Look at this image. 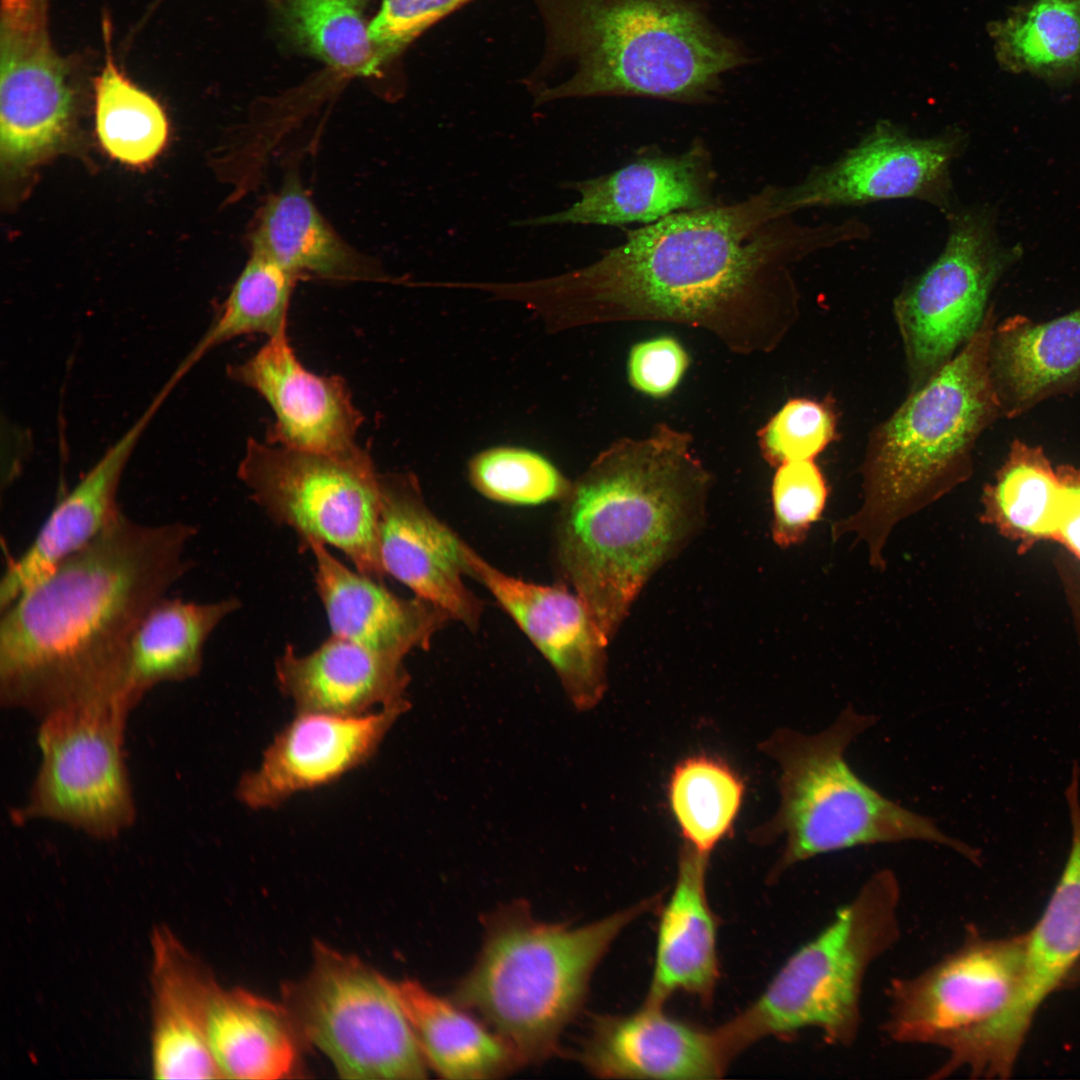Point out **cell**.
<instances>
[{
    "label": "cell",
    "mask_w": 1080,
    "mask_h": 1080,
    "mask_svg": "<svg viewBox=\"0 0 1080 1080\" xmlns=\"http://www.w3.org/2000/svg\"><path fill=\"white\" fill-rule=\"evenodd\" d=\"M653 904L647 899L581 926L541 921L524 900L501 905L483 919L480 951L451 1000L499 1034L523 1065L542 1063L559 1050L611 944Z\"/></svg>",
    "instance_id": "8992f818"
},
{
    "label": "cell",
    "mask_w": 1080,
    "mask_h": 1080,
    "mask_svg": "<svg viewBox=\"0 0 1080 1080\" xmlns=\"http://www.w3.org/2000/svg\"><path fill=\"white\" fill-rule=\"evenodd\" d=\"M316 564V585L331 635L373 651L401 658L426 649L451 620L439 607L420 597L404 598L381 581L350 570L325 545L310 541Z\"/></svg>",
    "instance_id": "cb8c5ba5"
},
{
    "label": "cell",
    "mask_w": 1080,
    "mask_h": 1080,
    "mask_svg": "<svg viewBox=\"0 0 1080 1080\" xmlns=\"http://www.w3.org/2000/svg\"><path fill=\"white\" fill-rule=\"evenodd\" d=\"M467 576L481 583L585 704L606 683V648L586 605L562 583L540 585L508 575L465 542Z\"/></svg>",
    "instance_id": "44dd1931"
},
{
    "label": "cell",
    "mask_w": 1080,
    "mask_h": 1080,
    "mask_svg": "<svg viewBox=\"0 0 1080 1080\" xmlns=\"http://www.w3.org/2000/svg\"><path fill=\"white\" fill-rule=\"evenodd\" d=\"M285 32L302 51L335 70L378 75L383 66L371 39L362 0H281Z\"/></svg>",
    "instance_id": "e575fe53"
},
{
    "label": "cell",
    "mask_w": 1080,
    "mask_h": 1080,
    "mask_svg": "<svg viewBox=\"0 0 1080 1080\" xmlns=\"http://www.w3.org/2000/svg\"><path fill=\"white\" fill-rule=\"evenodd\" d=\"M464 546L430 510L414 476L381 475L378 549L385 574L476 631L483 603L464 582Z\"/></svg>",
    "instance_id": "e0dca14e"
},
{
    "label": "cell",
    "mask_w": 1080,
    "mask_h": 1080,
    "mask_svg": "<svg viewBox=\"0 0 1080 1080\" xmlns=\"http://www.w3.org/2000/svg\"><path fill=\"white\" fill-rule=\"evenodd\" d=\"M837 415L831 400L793 398L757 432L765 461L814 460L836 437Z\"/></svg>",
    "instance_id": "f35d334b"
},
{
    "label": "cell",
    "mask_w": 1080,
    "mask_h": 1080,
    "mask_svg": "<svg viewBox=\"0 0 1080 1080\" xmlns=\"http://www.w3.org/2000/svg\"><path fill=\"white\" fill-rule=\"evenodd\" d=\"M745 785L721 759L695 755L680 761L668 783V801L685 845L709 856L731 832Z\"/></svg>",
    "instance_id": "d6a6232c"
},
{
    "label": "cell",
    "mask_w": 1080,
    "mask_h": 1080,
    "mask_svg": "<svg viewBox=\"0 0 1080 1080\" xmlns=\"http://www.w3.org/2000/svg\"><path fill=\"white\" fill-rule=\"evenodd\" d=\"M167 382L143 414L110 446L78 483L62 496L26 550L0 582V609L91 543L121 512L117 492L126 464L166 397Z\"/></svg>",
    "instance_id": "7402d4cb"
},
{
    "label": "cell",
    "mask_w": 1080,
    "mask_h": 1080,
    "mask_svg": "<svg viewBox=\"0 0 1080 1080\" xmlns=\"http://www.w3.org/2000/svg\"><path fill=\"white\" fill-rule=\"evenodd\" d=\"M306 976L282 990L302 1044L345 1079L416 1080L428 1066L394 983L358 957L320 941Z\"/></svg>",
    "instance_id": "9c48e42d"
},
{
    "label": "cell",
    "mask_w": 1080,
    "mask_h": 1080,
    "mask_svg": "<svg viewBox=\"0 0 1080 1080\" xmlns=\"http://www.w3.org/2000/svg\"><path fill=\"white\" fill-rule=\"evenodd\" d=\"M205 1035L221 1077L232 1079L286 1078L302 1044L283 1003L218 983L207 1002Z\"/></svg>",
    "instance_id": "83f0119b"
},
{
    "label": "cell",
    "mask_w": 1080,
    "mask_h": 1080,
    "mask_svg": "<svg viewBox=\"0 0 1080 1080\" xmlns=\"http://www.w3.org/2000/svg\"><path fill=\"white\" fill-rule=\"evenodd\" d=\"M1059 475L1062 488L1055 538L1080 559V471L1063 467Z\"/></svg>",
    "instance_id": "7bdbcfd3"
},
{
    "label": "cell",
    "mask_w": 1080,
    "mask_h": 1080,
    "mask_svg": "<svg viewBox=\"0 0 1080 1080\" xmlns=\"http://www.w3.org/2000/svg\"><path fill=\"white\" fill-rule=\"evenodd\" d=\"M690 433L656 424L603 450L561 500L554 526L559 583L614 639L651 577L700 527L712 475Z\"/></svg>",
    "instance_id": "3957f363"
},
{
    "label": "cell",
    "mask_w": 1080,
    "mask_h": 1080,
    "mask_svg": "<svg viewBox=\"0 0 1080 1080\" xmlns=\"http://www.w3.org/2000/svg\"><path fill=\"white\" fill-rule=\"evenodd\" d=\"M1025 935L988 939L968 931L963 942L920 972L892 979L886 990L885 1036L945 1053L929 1076L961 1071L968 1052L1010 1004L1019 984Z\"/></svg>",
    "instance_id": "7c38bea8"
},
{
    "label": "cell",
    "mask_w": 1080,
    "mask_h": 1080,
    "mask_svg": "<svg viewBox=\"0 0 1080 1080\" xmlns=\"http://www.w3.org/2000/svg\"><path fill=\"white\" fill-rule=\"evenodd\" d=\"M715 178L711 153L697 140L678 155L639 158L607 174L566 182L564 188L579 194L574 204L514 221L513 225L649 224L676 212L714 204Z\"/></svg>",
    "instance_id": "d6986e66"
},
{
    "label": "cell",
    "mask_w": 1080,
    "mask_h": 1080,
    "mask_svg": "<svg viewBox=\"0 0 1080 1080\" xmlns=\"http://www.w3.org/2000/svg\"><path fill=\"white\" fill-rule=\"evenodd\" d=\"M106 56L94 81L98 140L111 158L132 167L146 166L167 143L166 114L156 99L119 70L110 49Z\"/></svg>",
    "instance_id": "836d02e7"
},
{
    "label": "cell",
    "mask_w": 1080,
    "mask_h": 1080,
    "mask_svg": "<svg viewBox=\"0 0 1080 1080\" xmlns=\"http://www.w3.org/2000/svg\"><path fill=\"white\" fill-rule=\"evenodd\" d=\"M429 1069L445 1079H495L523 1065L514 1049L483 1020L417 980L393 981Z\"/></svg>",
    "instance_id": "f546056e"
},
{
    "label": "cell",
    "mask_w": 1080,
    "mask_h": 1080,
    "mask_svg": "<svg viewBox=\"0 0 1080 1080\" xmlns=\"http://www.w3.org/2000/svg\"><path fill=\"white\" fill-rule=\"evenodd\" d=\"M194 534L183 522L142 524L120 512L1 610L2 706L39 718L65 704L124 697L133 633L184 575Z\"/></svg>",
    "instance_id": "7a4b0ae2"
},
{
    "label": "cell",
    "mask_w": 1080,
    "mask_h": 1080,
    "mask_svg": "<svg viewBox=\"0 0 1080 1080\" xmlns=\"http://www.w3.org/2000/svg\"><path fill=\"white\" fill-rule=\"evenodd\" d=\"M1000 66L1047 80L1080 75V0H1035L988 25Z\"/></svg>",
    "instance_id": "1f68e13d"
},
{
    "label": "cell",
    "mask_w": 1080,
    "mask_h": 1080,
    "mask_svg": "<svg viewBox=\"0 0 1080 1080\" xmlns=\"http://www.w3.org/2000/svg\"><path fill=\"white\" fill-rule=\"evenodd\" d=\"M229 376L260 394L274 414L268 442L327 454L350 451L363 415L344 378L317 375L297 358L287 330L268 338L249 359L230 366Z\"/></svg>",
    "instance_id": "ac0fdd59"
},
{
    "label": "cell",
    "mask_w": 1080,
    "mask_h": 1080,
    "mask_svg": "<svg viewBox=\"0 0 1080 1080\" xmlns=\"http://www.w3.org/2000/svg\"><path fill=\"white\" fill-rule=\"evenodd\" d=\"M251 250L273 260L297 280L386 281L376 261L349 245L327 222L295 172L260 208Z\"/></svg>",
    "instance_id": "4316f807"
},
{
    "label": "cell",
    "mask_w": 1080,
    "mask_h": 1080,
    "mask_svg": "<svg viewBox=\"0 0 1080 1080\" xmlns=\"http://www.w3.org/2000/svg\"><path fill=\"white\" fill-rule=\"evenodd\" d=\"M876 722L875 715L848 704L820 732L779 729L761 745L780 768L779 808L754 833L760 842L785 839L774 878L821 855L905 841L945 846L978 862L973 847L943 832L933 818L884 796L854 772L846 751Z\"/></svg>",
    "instance_id": "52a82bcc"
},
{
    "label": "cell",
    "mask_w": 1080,
    "mask_h": 1080,
    "mask_svg": "<svg viewBox=\"0 0 1080 1080\" xmlns=\"http://www.w3.org/2000/svg\"><path fill=\"white\" fill-rule=\"evenodd\" d=\"M239 606L235 598L198 603L165 596L157 601L129 644L122 684L129 705L134 708L158 685L196 677L209 636Z\"/></svg>",
    "instance_id": "f1b7e54d"
},
{
    "label": "cell",
    "mask_w": 1080,
    "mask_h": 1080,
    "mask_svg": "<svg viewBox=\"0 0 1080 1080\" xmlns=\"http://www.w3.org/2000/svg\"><path fill=\"white\" fill-rule=\"evenodd\" d=\"M1061 479L1042 450L1015 441L993 485L986 488L985 518L1032 538H1055Z\"/></svg>",
    "instance_id": "8d00e7d4"
},
{
    "label": "cell",
    "mask_w": 1080,
    "mask_h": 1080,
    "mask_svg": "<svg viewBox=\"0 0 1080 1080\" xmlns=\"http://www.w3.org/2000/svg\"><path fill=\"white\" fill-rule=\"evenodd\" d=\"M994 324L990 308L955 356L871 433L862 503L833 524L832 536L855 534L876 569L886 566L884 547L893 528L969 473L972 448L1000 408L990 370Z\"/></svg>",
    "instance_id": "5b68a950"
},
{
    "label": "cell",
    "mask_w": 1080,
    "mask_h": 1080,
    "mask_svg": "<svg viewBox=\"0 0 1080 1080\" xmlns=\"http://www.w3.org/2000/svg\"><path fill=\"white\" fill-rule=\"evenodd\" d=\"M990 370L1000 407L1014 414L1080 374V308L1048 322L1016 316L994 329Z\"/></svg>",
    "instance_id": "4dcf8cb0"
},
{
    "label": "cell",
    "mask_w": 1080,
    "mask_h": 1080,
    "mask_svg": "<svg viewBox=\"0 0 1080 1080\" xmlns=\"http://www.w3.org/2000/svg\"><path fill=\"white\" fill-rule=\"evenodd\" d=\"M644 1003L625 1015H598L578 1060L592 1075L617 1079H713L734 1057L720 1027L706 1029Z\"/></svg>",
    "instance_id": "ffe728a7"
},
{
    "label": "cell",
    "mask_w": 1080,
    "mask_h": 1080,
    "mask_svg": "<svg viewBox=\"0 0 1080 1080\" xmlns=\"http://www.w3.org/2000/svg\"><path fill=\"white\" fill-rule=\"evenodd\" d=\"M404 701L362 715H297L274 737L260 764L241 776L236 797L252 810L279 807L367 762L404 710Z\"/></svg>",
    "instance_id": "2e32d148"
},
{
    "label": "cell",
    "mask_w": 1080,
    "mask_h": 1080,
    "mask_svg": "<svg viewBox=\"0 0 1080 1080\" xmlns=\"http://www.w3.org/2000/svg\"><path fill=\"white\" fill-rule=\"evenodd\" d=\"M901 885L888 868L871 874L815 936L796 949L761 995L722 1029L735 1053L765 1037L816 1029L849 1048L862 1025V993L872 965L901 936Z\"/></svg>",
    "instance_id": "ba28073f"
},
{
    "label": "cell",
    "mask_w": 1080,
    "mask_h": 1080,
    "mask_svg": "<svg viewBox=\"0 0 1080 1080\" xmlns=\"http://www.w3.org/2000/svg\"><path fill=\"white\" fill-rule=\"evenodd\" d=\"M151 1068L158 1079H221L205 1035L209 970L166 926L151 935Z\"/></svg>",
    "instance_id": "603a6c76"
},
{
    "label": "cell",
    "mask_w": 1080,
    "mask_h": 1080,
    "mask_svg": "<svg viewBox=\"0 0 1080 1080\" xmlns=\"http://www.w3.org/2000/svg\"><path fill=\"white\" fill-rule=\"evenodd\" d=\"M936 259L906 283L893 312L910 391L948 363L981 326L990 293L1018 256L999 241L986 208H957Z\"/></svg>",
    "instance_id": "4fadbf2b"
},
{
    "label": "cell",
    "mask_w": 1080,
    "mask_h": 1080,
    "mask_svg": "<svg viewBox=\"0 0 1080 1080\" xmlns=\"http://www.w3.org/2000/svg\"><path fill=\"white\" fill-rule=\"evenodd\" d=\"M277 1H280V0H277Z\"/></svg>",
    "instance_id": "ee69618b"
},
{
    "label": "cell",
    "mask_w": 1080,
    "mask_h": 1080,
    "mask_svg": "<svg viewBox=\"0 0 1080 1080\" xmlns=\"http://www.w3.org/2000/svg\"><path fill=\"white\" fill-rule=\"evenodd\" d=\"M298 280L265 255L251 250L216 320L179 365L186 372L209 350L235 337L287 330L288 310Z\"/></svg>",
    "instance_id": "d590c367"
},
{
    "label": "cell",
    "mask_w": 1080,
    "mask_h": 1080,
    "mask_svg": "<svg viewBox=\"0 0 1080 1080\" xmlns=\"http://www.w3.org/2000/svg\"><path fill=\"white\" fill-rule=\"evenodd\" d=\"M472 485L485 497L511 505L562 500L572 482L541 454L518 447H495L469 464Z\"/></svg>",
    "instance_id": "74e56055"
},
{
    "label": "cell",
    "mask_w": 1080,
    "mask_h": 1080,
    "mask_svg": "<svg viewBox=\"0 0 1080 1080\" xmlns=\"http://www.w3.org/2000/svg\"><path fill=\"white\" fill-rule=\"evenodd\" d=\"M278 688L297 712L362 715L403 701V659L331 635L300 655L288 645L275 663Z\"/></svg>",
    "instance_id": "d4e9b609"
},
{
    "label": "cell",
    "mask_w": 1080,
    "mask_h": 1080,
    "mask_svg": "<svg viewBox=\"0 0 1080 1080\" xmlns=\"http://www.w3.org/2000/svg\"><path fill=\"white\" fill-rule=\"evenodd\" d=\"M690 358L673 337L661 336L635 344L629 353L627 372L631 386L648 396L671 394L689 367Z\"/></svg>",
    "instance_id": "b9f144b4"
},
{
    "label": "cell",
    "mask_w": 1080,
    "mask_h": 1080,
    "mask_svg": "<svg viewBox=\"0 0 1080 1080\" xmlns=\"http://www.w3.org/2000/svg\"><path fill=\"white\" fill-rule=\"evenodd\" d=\"M131 710L117 694L39 717V766L16 819L56 822L97 840L126 832L137 816L124 753Z\"/></svg>",
    "instance_id": "30bf717a"
},
{
    "label": "cell",
    "mask_w": 1080,
    "mask_h": 1080,
    "mask_svg": "<svg viewBox=\"0 0 1080 1080\" xmlns=\"http://www.w3.org/2000/svg\"><path fill=\"white\" fill-rule=\"evenodd\" d=\"M544 53L525 80L536 107L564 99L710 101L746 62L698 0H531Z\"/></svg>",
    "instance_id": "277c9868"
},
{
    "label": "cell",
    "mask_w": 1080,
    "mask_h": 1080,
    "mask_svg": "<svg viewBox=\"0 0 1080 1080\" xmlns=\"http://www.w3.org/2000/svg\"><path fill=\"white\" fill-rule=\"evenodd\" d=\"M238 475L272 520L343 552L357 571L381 581L378 549L381 474L366 450L302 451L249 439Z\"/></svg>",
    "instance_id": "8fae6325"
},
{
    "label": "cell",
    "mask_w": 1080,
    "mask_h": 1080,
    "mask_svg": "<svg viewBox=\"0 0 1080 1080\" xmlns=\"http://www.w3.org/2000/svg\"><path fill=\"white\" fill-rule=\"evenodd\" d=\"M965 145L960 128L916 136L891 121H879L839 158L812 168L793 185L780 186L781 204L794 214L914 199L947 217L958 208L951 169Z\"/></svg>",
    "instance_id": "5bb4252c"
},
{
    "label": "cell",
    "mask_w": 1080,
    "mask_h": 1080,
    "mask_svg": "<svg viewBox=\"0 0 1080 1080\" xmlns=\"http://www.w3.org/2000/svg\"><path fill=\"white\" fill-rule=\"evenodd\" d=\"M708 857L686 845L681 849L675 885L659 918L645 1003L663 1006L676 993L712 1000L719 965L717 922L706 892Z\"/></svg>",
    "instance_id": "484cf974"
},
{
    "label": "cell",
    "mask_w": 1080,
    "mask_h": 1080,
    "mask_svg": "<svg viewBox=\"0 0 1080 1080\" xmlns=\"http://www.w3.org/2000/svg\"><path fill=\"white\" fill-rule=\"evenodd\" d=\"M779 192L767 185L631 230L588 265L518 281L516 299L560 327L671 323L703 329L737 354L770 352L798 316L792 266L853 238L846 220L795 221Z\"/></svg>",
    "instance_id": "6da1fadb"
},
{
    "label": "cell",
    "mask_w": 1080,
    "mask_h": 1080,
    "mask_svg": "<svg viewBox=\"0 0 1080 1080\" xmlns=\"http://www.w3.org/2000/svg\"><path fill=\"white\" fill-rule=\"evenodd\" d=\"M772 481V538L788 548L802 543L826 507L829 489L814 460L783 463Z\"/></svg>",
    "instance_id": "ab89813d"
},
{
    "label": "cell",
    "mask_w": 1080,
    "mask_h": 1080,
    "mask_svg": "<svg viewBox=\"0 0 1080 1080\" xmlns=\"http://www.w3.org/2000/svg\"><path fill=\"white\" fill-rule=\"evenodd\" d=\"M472 0H381L369 23L384 65L398 58L428 28Z\"/></svg>",
    "instance_id": "60d3db41"
},
{
    "label": "cell",
    "mask_w": 1080,
    "mask_h": 1080,
    "mask_svg": "<svg viewBox=\"0 0 1080 1080\" xmlns=\"http://www.w3.org/2000/svg\"><path fill=\"white\" fill-rule=\"evenodd\" d=\"M1071 827L1067 861L1038 923L1025 934L1021 976L1004 1012L983 1032L964 1061L973 1078H1007L1043 1001L1080 961V777L1065 789Z\"/></svg>",
    "instance_id": "9a60e30c"
}]
</instances>
